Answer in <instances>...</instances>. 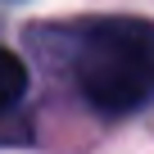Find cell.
Returning a JSON list of instances; mask_svg holds the SVG:
<instances>
[{
  "label": "cell",
  "mask_w": 154,
  "mask_h": 154,
  "mask_svg": "<svg viewBox=\"0 0 154 154\" xmlns=\"http://www.w3.org/2000/svg\"><path fill=\"white\" fill-rule=\"evenodd\" d=\"M68 77L100 113H136L154 100V23L91 18L68 32Z\"/></svg>",
  "instance_id": "cell-1"
},
{
  "label": "cell",
  "mask_w": 154,
  "mask_h": 154,
  "mask_svg": "<svg viewBox=\"0 0 154 154\" xmlns=\"http://www.w3.org/2000/svg\"><path fill=\"white\" fill-rule=\"evenodd\" d=\"M27 95V63L0 45V109H14Z\"/></svg>",
  "instance_id": "cell-2"
}]
</instances>
